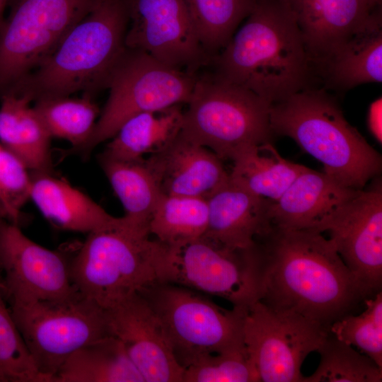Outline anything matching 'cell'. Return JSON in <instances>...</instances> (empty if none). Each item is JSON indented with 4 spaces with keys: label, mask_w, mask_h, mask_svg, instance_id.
<instances>
[{
    "label": "cell",
    "mask_w": 382,
    "mask_h": 382,
    "mask_svg": "<svg viewBox=\"0 0 382 382\" xmlns=\"http://www.w3.org/2000/svg\"><path fill=\"white\" fill-rule=\"evenodd\" d=\"M257 242L262 255L259 300L272 308L297 313L329 330L371 297L320 233L272 227Z\"/></svg>",
    "instance_id": "6da1fadb"
},
{
    "label": "cell",
    "mask_w": 382,
    "mask_h": 382,
    "mask_svg": "<svg viewBox=\"0 0 382 382\" xmlns=\"http://www.w3.org/2000/svg\"><path fill=\"white\" fill-rule=\"evenodd\" d=\"M209 65L221 78L272 105L313 87L316 76L296 20L282 0H257Z\"/></svg>",
    "instance_id": "7a4b0ae2"
},
{
    "label": "cell",
    "mask_w": 382,
    "mask_h": 382,
    "mask_svg": "<svg viewBox=\"0 0 382 382\" xmlns=\"http://www.w3.org/2000/svg\"><path fill=\"white\" fill-rule=\"evenodd\" d=\"M125 0H98L34 71L8 91L30 102L107 88L127 50Z\"/></svg>",
    "instance_id": "3957f363"
},
{
    "label": "cell",
    "mask_w": 382,
    "mask_h": 382,
    "mask_svg": "<svg viewBox=\"0 0 382 382\" xmlns=\"http://www.w3.org/2000/svg\"><path fill=\"white\" fill-rule=\"evenodd\" d=\"M270 122L273 134L292 139L343 186L362 190L381 172V155L323 87H309L272 104Z\"/></svg>",
    "instance_id": "277c9868"
},
{
    "label": "cell",
    "mask_w": 382,
    "mask_h": 382,
    "mask_svg": "<svg viewBox=\"0 0 382 382\" xmlns=\"http://www.w3.org/2000/svg\"><path fill=\"white\" fill-rule=\"evenodd\" d=\"M124 216L111 228L88 233L70 264L75 289L104 309L157 281L160 242Z\"/></svg>",
    "instance_id": "5b68a950"
},
{
    "label": "cell",
    "mask_w": 382,
    "mask_h": 382,
    "mask_svg": "<svg viewBox=\"0 0 382 382\" xmlns=\"http://www.w3.org/2000/svg\"><path fill=\"white\" fill-rule=\"evenodd\" d=\"M187 104L180 134L221 160L233 161L249 146L272 142V104L212 71L197 73Z\"/></svg>",
    "instance_id": "8992f818"
},
{
    "label": "cell",
    "mask_w": 382,
    "mask_h": 382,
    "mask_svg": "<svg viewBox=\"0 0 382 382\" xmlns=\"http://www.w3.org/2000/svg\"><path fill=\"white\" fill-rule=\"evenodd\" d=\"M139 292L158 316L174 356L185 369L201 357L245 348L248 308H222L206 296L175 284L156 281Z\"/></svg>",
    "instance_id": "52a82bcc"
},
{
    "label": "cell",
    "mask_w": 382,
    "mask_h": 382,
    "mask_svg": "<svg viewBox=\"0 0 382 382\" xmlns=\"http://www.w3.org/2000/svg\"><path fill=\"white\" fill-rule=\"evenodd\" d=\"M156 271L157 281L223 298L233 306L248 308L260 298L262 255L257 241L245 249L204 236L179 245L160 242Z\"/></svg>",
    "instance_id": "ba28073f"
},
{
    "label": "cell",
    "mask_w": 382,
    "mask_h": 382,
    "mask_svg": "<svg viewBox=\"0 0 382 382\" xmlns=\"http://www.w3.org/2000/svg\"><path fill=\"white\" fill-rule=\"evenodd\" d=\"M197 74L173 68L144 52L127 47L110 78L109 96L91 135L71 154L87 157L132 116L187 104Z\"/></svg>",
    "instance_id": "9c48e42d"
},
{
    "label": "cell",
    "mask_w": 382,
    "mask_h": 382,
    "mask_svg": "<svg viewBox=\"0 0 382 382\" xmlns=\"http://www.w3.org/2000/svg\"><path fill=\"white\" fill-rule=\"evenodd\" d=\"M8 304L35 365L47 382H53L74 352L111 335L105 309L79 291L62 299Z\"/></svg>",
    "instance_id": "30bf717a"
},
{
    "label": "cell",
    "mask_w": 382,
    "mask_h": 382,
    "mask_svg": "<svg viewBox=\"0 0 382 382\" xmlns=\"http://www.w3.org/2000/svg\"><path fill=\"white\" fill-rule=\"evenodd\" d=\"M97 1L8 0L0 28V91L39 66Z\"/></svg>",
    "instance_id": "8fae6325"
},
{
    "label": "cell",
    "mask_w": 382,
    "mask_h": 382,
    "mask_svg": "<svg viewBox=\"0 0 382 382\" xmlns=\"http://www.w3.org/2000/svg\"><path fill=\"white\" fill-rule=\"evenodd\" d=\"M243 332L259 381L303 382L301 366L309 354L318 351L329 330L258 300L247 309Z\"/></svg>",
    "instance_id": "7c38bea8"
},
{
    "label": "cell",
    "mask_w": 382,
    "mask_h": 382,
    "mask_svg": "<svg viewBox=\"0 0 382 382\" xmlns=\"http://www.w3.org/2000/svg\"><path fill=\"white\" fill-rule=\"evenodd\" d=\"M125 4L127 47L192 74L210 64L185 0H125Z\"/></svg>",
    "instance_id": "4fadbf2b"
},
{
    "label": "cell",
    "mask_w": 382,
    "mask_h": 382,
    "mask_svg": "<svg viewBox=\"0 0 382 382\" xmlns=\"http://www.w3.org/2000/svg\"><path fill=\"white\" fill-rule=\"evenodd\" d=\"M71 259L27 237L19 225L0 218V283L7 302L57 300L78 291Z\"/></svg>",
    "instance_id": "5bb4252c"
},
{
    "label": "cell",
    "mask_w": 382,
    "mask_h": 382,
    "mask_svg": "<svg viewBox=\"0 0 382 382\" xmlns=\"http://www.w3.org/2000/svg\"><path fill=\"white\" fill-rule=\"evenodd\" d=\"M347 267L372 296L382 286V186L379 179L359 190L327 224Z\"/></svg>",
    "instance_id": "9a60e30c"
},
{
    "label": "cell",
    "mask_w": 382,
    "mask_h": 382,
    "mask_svg": "<svg viewBox=\"0 0 382 382\" xmlns=\"http://www.w3.org/2000/svg\"><path fill=\"white\" fill-rule=\"evenodd\" d=\"M110 333L122 344L144 382H183L164 328L138 291L105 309Z\"/></svg>",
    "instance_id": "2e32d148"
},
{
    "label": "cell",
    "mask_w": 382,
    "mask_h": 382,
    "mask_svg": "<svg viewBox=\"0 0 382 382\" xmlns=\"http://www.w3.org/2000/svg\"><path fill=\"white\" fill-rule=\"evenodd\" d=\"M358 190L342 185L324 172L305 167L283 195L270 202L271 226L322 233L327 224Z\"/></svg>",
    "instance_id": "e0dca14e"
},
{
    "label": "cell",
    "mask_w": 382,
    "mask_h": 382,
    "mask_svg": "<svg viewBox=\"0 0 382 382\" xmlns=\"http://www.w3.org/2000/svg\"><path fill=\"white\" fill-rule=\"evenodd\" d=\"M221 161L209 149L180 134L145 158L161 194L206 199L229 180Z\"/></svg>",
    "instance_id": "ac0fdd59"
},
{
    "label": "cell",
    "mask_w": 382,
    "mask_h": 382,
    "mask_svg": "<svg viewBox=\"0 0 382 382\" xmlns=\"http://www.w3.org/2000/svg\"><path fill=\"white\" fill-rule=\"evenodd\" d=\"M301 33L313 69L366 21L367 0H282Z\"/></svg>",
    "instance_id": "d6986e66"
},
{
    "label": "cell",
    "mask_w": 382,
    "mask_h": 382,
    "mask_svg": "<svg viewBox=\"0 0 382 382\" xmlns=\"http://www.w3.org/2000/svg\"><path fill=\"white\" fill-rule=\"evenodd\" d=\"M208 224L204 237L234 249L254 245L271 229L270 202L228 182L207 199Z\"/></svg>",
    "instance_id": "ffe728a7"
},
{
    "label": "cell",
    "mask_w": 382,
    "mask_h": 382,
    "mask_svg": "<svg viewBox=\"0 0 382 382\" xmlns=\"http://www.w3.org/2000/svg\"><path fill=\"white\" fill-rule=\"evenodd\" d=\"M325 89L346 91L382 81V6L373 9L364 23L314 69Z\"/></svg>",
    "instance_id": "44dd1931"
},
{
    "label": "cell",
    "mask_w": 382,
    "mask_h": 382,
    "mask_svg": "<svg viewBox=\"0 0 382 382\" xmlns=\"http://www.w3.org/2000/svg\"><path fill=\"white\" fill-rule=\"evenodd\" d=\"M30 199L54 226L90 233L118 225L115 217L91 197L51 173L33 174Z\"/></svg>",
    "instance_id": "7402d4cb"
},
{
    "label": "cell",
    "mask_w": 382,
    "mask_h": 382,
    "mask_svg": "<svg viewBox=\"0 0 382 382\" xmlns=\"http://www.w3.org/2000/svg\"><path fill=\"white\" fill-rule=\"evenodd\" d=\"M30 101L12 93L2 94L0 144L18 157L33 174L51 173V136Z\"/></svg>",
    "instance_id": "603a6c76"
},
{
    "label": "cell",
    "mask_w": 382,
    "mask_h": 382,
    "mask_svg": "<svg viewBox=\"0 0 382 382\" xmlns=\"http://www.w3.org/2000/svg\"><path fill=\"white\" fill-rule=\"evenodd\" d=\"M180 105L137 114L126 120L102 154L116 160L140 161L163 149L180 132Z\"/></svg>",
    "instance_id": "cb8c5ba5"
},
{
    "label": "cell",
    "mask_w": 382,
    "mask_h": 382,
    "mask_svg": "<svg viewBox=\"0 0 382 382\" xmlns=\"http://www.w3.org/2000/svg\"><path fill=\"white\" fill-rule=\"evenodd\" d=\"M53 382H144L121 342L113 335L95 340L74 352Z\"/></svg>",
    "instance_id": "d4e9b609"
},
{
    "label": "cell",
    "mask_w": 382,
    "mask_h": 382,
    "mask_svg": "<svg viewBox=\"0 0 382 382\" xmlns=\"http://www.w3.org/2000/svg\"><path fill=\"white\" fill-rule=\"evenodd\" d=\"M233 161L230 180L270 202L277 201L306 167L282 158L272 142L249 146Z\"/></svg>",
    "instance_id": "484cf974"
},
{
    "label": "cell",
    "mask_w": 382,
    "mask_h": 382,
    "mask_svg": "<svg viewBox=\"0 0 382 382\" xmlns=\"http://www.w3.org/2000/svg\"><path fill=\"white\" fill-rule=\"evenodd\" d=\"M99 163L125 209L124 218L149 231L150 216L161 193L145 158L125 161L100 154Z\"/></svg>",
    "instance_id": "4316f807"
},
{
    "label": "cell",
    "mask_w": 382,
    "mask_h": 382,
    "mask_svg": "<svg viewBox=\"0 0 382 382\" xmlns=\"http://www.w3.org/2000/svg\"><path fill=\"white\" fill-rule=\"evenodd\" d=\"M207 199L161 194L149 221V231L166 245H179L202 237L207 228Z\"/></svg>",
    "instance_id": "83f0119b"
},
{
    "label": "cell",
    "mask_w": 382,
    "mask_h": 382,
    "mask_svg": "<svg viewBox=\"0 0 382 382\" xmlns=\"http://www.w3.org/2000/svg\"><path fill=\"white\" fill-rule=\"evenodd\" d=\"M200 42L212 58L228 44L257 0H185Z\"/></svg>",
    "instance_id": "f1b7e54d"
},
{
    "label": "cell",
    "mask_w": 382,
    "mask_h": 382,
    "mask_svg": "<svg viewBox=\"0 0 382 382\" xmlns=\"http://www.w3.org/2000/svg\"><path fill=\"white\" fill-rule=\"evenodd\" d=\"M51 137L68 141L69 153L81 147L96 125L99 110L91 96L58 97L35 101L33 106Z\"/></svg>",
    "instance_id": "f546056e"
},
{
    "label": "cell",
    "mask_w": 382,
    "mask_h": 382,
    "mask_svg": "<svg viewBox=\"0 0 382 382\" xmlns=\"http://www.w3.org/2000/svg\"><path fill=\"white\" fill-rule=\"evenodd\" d=\"M316 370L303 382H381L382 368L329 332L317 351Z\"/></svg>",
    "instance_id": "4dcf8cb0"
},
{
    "label": "cell",
    "mask_w": 382,
    "mask_h": 382,
    "mask_svg": "<svg viewBox=\"0 0 382 382\" xmlns=\"http://www.w3.org/2000/svg\"><path fill=\"white\" fill-rule=\"evenodd\" d=\"M0 382H47L37 370L0 283Z\"/></svg>",
    "instance_id": "1f68e13d"
},
{
    "label": "cell",
    "mask_w": 382,
    "mask_h": 382,
    "mask_svg": "<svg viewBox=\"0 0 382 382\" xmlns=\"http://www.w3.org/2000/svg\"><path fill=\"white\" fill-rule=\"evenodd\" d=\"M359 315L347 314L334 322L329 332L342 341L357 347L382 368V292L364 301Z\"/></svg>",
    "instance_id": "d6a6232c"
},
{
    "label": "cell",
    "mask_w": 382,
    "mask_h": 382,
    "mask_svg": "<svg viewBox=\"0 0 382 382\" xmlns=\"http://www.w3.org/2000/svg\"><path fill=\"white\" fill-rule=\"evenodd\" d=\"M259 381L245 347L204 355L187 366L183 382Z\"/></svg>",
    "instance_id": "836d02e7"
},
{
    "label": "cell",
    "mask_w": 382,
    "mask_h": 382,
    "mask_svg": "<svg viewBox=\"0 0 382 382\" xmlns=\"http://www.w3.org/2000/svg\"><path fill=\"white\" fill-rule=\"evenodd\" d=\"M24 163L0 144V204L7 219L19 225L21 209L30 199L33 178Z\"/></svg>",
    "instance_id": "e575fe53"
},
{
    "label": "cell",
    "mask_w": 382,
    "mask_h": 382,
    "mask_svg": "<svg viewBox=\"0 0 382 382\" xmlns=\"http://www.w3.org/2000/svg\"><path fill=\"white\" fill-rule=\"evenodd\" d=\"M369 128L376 139L381 143V98L373 102L368 114Z\"/></svg>",
    "instance_id": "d590c367"
},
{
    "label": "cell",
    "mask_w": 382,
    "mask_h": 382,
    "mask_svg": "<svg viewBox=\"0 0 382 382\" xmlns=\"http://www.w3.org/2000/svg\"><path fill=\"white\" fill-rule=\"evenodd\" d=\"M8 0H0V28L2 25L4 21V11L7 7Z\"/></svg>",
    "instance_id": "8d00e7d4"
},
{
    "label": "cell",
    "mask_w": 382,
    "mask_h": 382,
    "mask_svg": "<svg viewBox=\"0 0 382 382\" xmlns=\"http://www.w3.org/2000/svg\"><path fill=\"white\" fill-rule=\"evenodd\" d=\"M370 11L376 7L382 6V0H367Z\"/></svg>",
    "instance_id": "74e56055"
},
{
    "label": "cell",
    "mask_w": 382,
    "mask_h": 382,
    "mask_svg": "<svg viewBox=\"0 0 382 382\" xmlns=\"http://www.w3.org/2000/svg\"><path fill=\"white\" fill-rule=\"evenodd\" d=\"M0 218H4V219H7L6 214L2 206L1 205V204H0Z\"/></svg>",
    "instance_id": "f35d334b"
}]
</instances>
